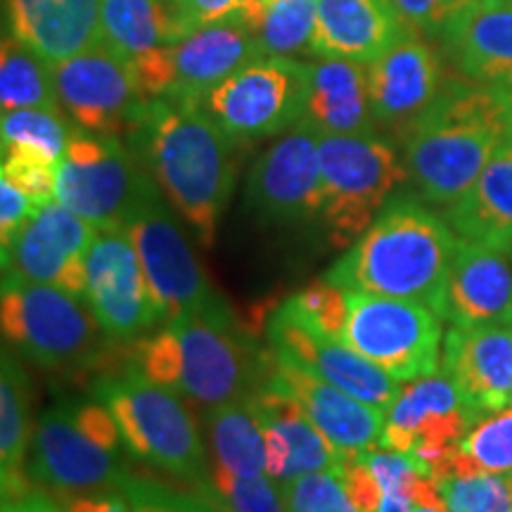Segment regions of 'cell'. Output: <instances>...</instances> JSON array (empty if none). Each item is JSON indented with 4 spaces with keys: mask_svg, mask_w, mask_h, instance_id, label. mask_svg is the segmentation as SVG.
I'll list each match as a JSON object with an SVG mask.
<instances>
[{
    "mask_svg": "<svg viewBox=\"0 0 512 512\" xmlns=\"http://www.w3.org/2000/svg\"><path fill=\"white\" fill-rule=\"evenodd\" d=\"M439 370L477 415L501 411L512 403V325H453L444 337Z\"/></svg>",
    "mask_w": 512,
    "mask_h": 512,
    "instance_id": "7402d4cb",
    "label": "cell"
},
{
    "mask_svg": "<svg viewBox=\"0 0 512 512\" xmlns=\"http://www.w3.org/2000/svg\"><path fill=\"white\" fill-rule=\"evenodd\" d=\"M34 209L36 204L27 195H22L0 171V273H5L8 268L10 249Z\"/></svg>",
    "mask_w": 512,
    "mask_h": 512,
    "instance_id": "ee69618b",
    "label": "cell"
},
{
    "mask_svg": "<svg viewBox=\"0 0 512 512\" xmlns=\"http://www.w3.org/2000/svg\"><path fill=\"white\" fill-rule=\"evenodd\" d=\"M211 463L238 477L266 475V441L249 399L221 403L207 411Z\"/></svg>",
    "mask_w": 512,
    "mask_h": 512,
    "instance_id": "4dcf8cb0",
    "label": "cell"
},
{
    "mask_svg": "<svg viewBox=\"0 0 512 512\" xmlns=\"http://www.w3.org/2000/svg\"><path fill=\"white\" fill-rule=\"evenodd\" d=\"M278 486L285 512H356L339 470L309 472Z\"/></svg>",
    "mask_w": 512,
    "mask_h": 512,
    "instance_id": "f35d334b",
    "label": "cell"
},
{
    "mask_svg": "<svg viewBox=\"0 0 512 512\" xmlns=\"http://www.w3.org/2000/svg\"><path fill=\"white\" fill-rule=\"evenodd\" d=\"M472 3L475 0H389L401 22L422 36H439Z\"/></svg>",
    "mask_w": 512,
    "mask_h": 512,
    "instance_id": "7bdbcfd3",
    "label": "cell"
},
{
    "mask_svg": "<svg viewBox=\"0 0 512 512\" xmlns=\"http://www.w3.org/2000/svg\"><path fill=\"white\" fill-rule=\"evenodd\" d=\"M261 382L273 384L290 394L304 408L313 425L323 432V437L330 441L342 463L380 448L387 413L354 399L335 384L325 382L323 377L299 366L292 358L275 354L271 347L266 349Z\"/></svg>",
    "mask_w": 512,
    "mask_h": 512,
    "instance_id": "ac0fdd59",
    "label": "cell"
},
{
    "mask_svg": "<svg viewBox=\"0 0 512 512\" xmlns=\"http://www.w3.org/2000/svg\"><path fill=\"white\" fill-rule=\"evenodd\" d=\"M306 62L290 57H259L228 76L200 100L238 147L283 136L304 117Z\"/></svg>",
    "mask_w": 512,
    "mask_h": 512,
    "instance_id": "30bf717a",
    "label": "cell"
},
{
    "mask_svg": "<svg viewBox=\"0 0 512 512\" xmlns=\"http://www.w3.org/2000/svg\"><path fill=\"white\" fill-rule=\"evenodd\" d=\"M318 157L323 178L320 223L332 247H351L408 181L406 162L392 143L375 133L320 136Z\"/></svg>",
    "mask_w": 512,
    "mask_h": 512,
    "instance_id": "52a82bcc",
    "label": "cell"
},
{
    "mask_svg": "<svg viewBox=\"0 0 512 512\" xmlns=\"http://www.w3.org/2000/svg\"><path fill=\"white\" fill-rule=\"evenodd\" d=\"M370 112L377 126L401 136L444 86L441 62L425 36L408 29L392 48L366 64Z\"/></svg>",
    "mask_w": 512,
    "mask_h": 512,
    "instance_id": "44dd1931",
    "label": "cell"
},
{
    "mask_svg": "<svg viewBox=\"0 0 512 512\" xmlns=\"http://www.w3.org/2000/svg\"><path fill=\"white\" fill-rule=\"evenodd\" d=\"M174 24L176 41L190 31L207 27L230 17L249 19L261 5V0H164Z\"/></svg>",
    "mask_w": 512,
    "mask_h": 512,
    "instance_id": "60d3db41",
    "label": "cell"
},
{
    "mask_svg": "<svg viewBox=\"0 0 512 512\" xmlns=\"http://www.w3.org/2000/svg\"><path fill=\"white\" fill-rule=\"evenodd\" d=\"M169 328L176 339V392L181 396L214 408L247 399L259 387L266 349L256 347L221 294L202 309L171 320Z\"/></svg>",
    "mask_w": 512,
    "mask_h": 512,
    "instance_id": "8992f818",
    "label": "cell"
},
{
    "mask_svg": "<svg viewBox=\"0 0 512 512\" xmlns=\"http://www.w3.org/2000/svg\"><path fill=\"white\" fill-rule=\"evenodd\" d=\"M86 304L114 344L138 342L159 325L126 228L95 230L86 252Z\"/></svg>",
    "mask_w": 512,
    "mask_h": 512,
    "instance_id": "e0dca14e",
    "label": "cell"
},
{
    "mask_svg": "<svg viewBox=\"0 0 512 512\" xmlns=\"http://www.w3.org/2000/svg\"><path fill=\"white\" fill-rule=\"evenodd\" d=\"M62 112L100 136H128L145 105L136 69L105 43L50 67Z\"/></svg>",
    "mask_w": 512,
    "mask_h": 512,
    "instance_id": "9a60e30c",
    "label": "cell"
},
{
    "mask_svg": "<svg viewBox=\"0 0 512 512\" xmlns=\"http://www.w3.org/2000/svg\"><path fill=\"white\" fill-rule=\"evenodd\" d=\"M406 31L389 0H318L313 57L370 64Z\"/></svg>",
    "mask_w": 512,
    "mask_h": 512,
    "instance_id": "4316f807",
    "label": "cell"
},
{
    "mask_svg": "<svg viewBox=\"0 0 512 512\" xmlns=\"http://www.w3.org/2000/svg\"><path fill=\"white\" fill-rule=\"evenodd\" d=\"M157 188L131 145L74 126L57 164L55 200L95 230L126 228L140 202Z\"/></svg>",
    "mask_w": 512,
    "mask_h": 512,
    "instance_id": "ba28073f",
    "label": "cell"
},
{
    "mask_svg": "<svg viewBox=\"0 0 512 512\" xmlns=\"http://www.w3.org/2000/svg\"><path fill=\"white\" fill-rule=\"evenodd\" d=\"M126 143L162 190L166 202L211 249L238 178L240 147L216 126L200 102L152 98Z\"/></svg>",
    "mask_w": 512,
    "mask_h": 512,
    "instance_id": "6da1fadb",
    "label": "cell"
},
{
    "mask_svg": "<svg viewBox=\"0 0 512 512\" xmlns=\"http://www.w3.org/2000/svg\"><path fill=\"white\" fill-rule=\"evenodd\" d=\"M318 0H261L252 17L256 41L264 57H313Z\"/></svg>",
    "mask_w": 512,
    "mask_h": 512,
    "instance_id": "1f68e13d",
    "label": "cell"
},
{
    "mask_svg": "<svg viewBox=\"0 0 512 512\" xmlns=\"http://www.w3.org/2000/svg\"><path fill=\"white\" fill-rule=\"evenodd\" d=\"M121 489H124L136 512H221L209 498L197 494V491L185 494L174 486L131 475V472L126 475Z\"/></svg>",
    "mask_w": 512,
    "mask_h": 512,
    "instance_id": "ab89813d",
    "label": "cell"
},
{
    "mask_svg": "<svg viewBox=\"0 0 512 512\" xmlns=\"http://www.w3.org/2000/svg\"><path fill=\"white\" fill-rule=\"evenodd\" d=\"M0 171L15 188L27 195L36 207L55 200L57 164L48 159L27 155V152H8L0 164Z\"/></svg>",
    "mask_w": 512,
    "mask_h": 512,
    "instance_id": "b9f144b4",
    "label": "cell"
},
{
    "mask_svg": "<svg viewBox=\"0 0 512 512\" xmlns=\"http://www.w3.org/2000/svg\"><path fill=\"white\" fill-rule=\"evenodd\" d=\"M444 320L458 328L512 325V264L505 249L458 238L446 280Z\"/></svg>",
    "mask_w": 512,
    "mask_h": 512,
    "instance_id": "603a6c76",
    "label": "cell"
},
{
    "mask_svg": "<svg viewBox=\"0 0 512 512\" xmlns=\"http://www.w3.org/2000/svg\"><path fill=\"white\" fill-rule=\"evenodd\" d=\"M278 309L287 313L292 320H297V323H302L304 328L342 342V332L344 325H347L349 313L347 292L342 287L328 283L325 278L292 294Z\"/></svg>",
    "mask_w": 512,
    "mask_h": 512,
    "instance_id": "d590c367",
    "label": "cell"
},
{
    "mask_svg": "<svg viewBox=\"0 0 512 512\" xmlns=\"http://www.w3.org/2000/svg\"><path fill=\"white\" fill-rule=\"evenodd\" d=\"M266 335L275 354L292 358L299 366L311 370L313 375L323 377L325 382L335 384L342 392L368 403V406L387 413L392 403L399 399L403 389L401 382L358 356L344 342L304 328L302 323L292 320L280 309H275L273 316L268 318Z\"/></svg>",
    "mask_w": 512,
    "mask_h": 512,
    "instance_id": "ffe728a7",
    "label": "cell"
},
{
    "mask_svg": "<svg viewBox=\"0 0 512 512\" xmlns=\"http://www.w3.org/2000/svg\"><path fill=\"white\" fill-rule=\"evenodd\" d=\"M318 133L299 121L261 152L245 185V204L261 226H302L320 221Z\"/></svg>",
    "mask_w": 512,
    "mask_h": 512,
    "instance_id": "5bb4252c",
    "label": "cell"
},
{
    "mask_svg": "<svg viewBox=\"0 0 512 512\" xmlns=\"http://www.w3.org/2000/svg\"><path fill=\"white\" fill-rule=\"evenodd\" d=\"M64 512H136L124 489L95 491V494H81L67 498Z\"/></svg>",
    "mask_w": 512,
    "mask_h": 512,
    "instance_id": "f6af8a7d",
    "label": "cell"
},
{
    "mask_svg": "<svg viewBox=\"0 0 512 512\" xmlns=\"http://www.w3.org/2000/svg\"><path fill=\"white\" fill-rule=\"evenodd\" d=\"M479 418L439 370L401 389L384 418L380 448L406 453L422 475L441 482L451 475L460 441Z\"/></svg>",
    "mask_w": 512,
    "mask_h": 512,
    "instance_id": "7c38bea8",
    "label": "cell"
},
{
    "mask_svg": "<svg viewBox=\"0 0 512 512\" xmlns=\"http://www.w3.org/2000/svg\"><path fill=\"white\" fill-rule=\"evenodd\" d=\"M100 43L140 69L176 43L164 0H102Z\"/></svg>",
    "mask_w": 512,
    "mask_h": 512,
    "instance_id": "f546056e",
    "label": "cell"
},
{
    "mask_svg": "<svg viewBox=\"0 0 512 512\" xmlns=\"http://www.w3.org/2000/svg\"><path fill=\"white\" fill-rule=\"evenodd\" d=\"M349 313L342 342L384 370L396 382L439 373L441 318L425 304L408 299L347 292Z\"/></svg>",
    "mask_w": 512,
    "mask_h": 512,
    "instance_id": "9c48e42d",
    "label": "cell"
},
{
    "mask_svg": "<svg viewBox=\"0 0 512 512\" xmlns=\"http://www.w3.org/2000/svg\"><path fill=\"white\" fill-rule=\"evenodd\" d=\"M458 238L512 249V136L486 162L477 181L446 211Z\"/></svg>",
    "mask_w": 512,
    "mask_h": 512,
    "instance_id": "83f0119b",
    "label": "cell"
},
{
    "mask_svg": "<svg viewBox=\"0 0 512 512\" xmlns=\"http://www.w3.org/2000/svg\"><path fill=\"white\" fill-rule=\"evenodd\" d=\"M456 242L446 219L425 204L413 197H392L323 278L344 292L425 304L444 318Z\"/></svg>",
    "mask_w": 512,
    "mask_h": 512,
    "instance_id": "3957f363",
    "label": "cell"
},
{
    "mask_svg": "<svg viewBox=\"0 0 512 512\" xmlns=\"http://www.w3.org/2000/svg\"><path fill=\"white\" fill-rule=\"evenodd\" d=\"M93 396L112 411L128 456L192 489L207 482V446L181 394L147 380L128 361L119 373L100 375Z\"/></svg>",
    "mask_w": 512,
    "mask_h": 512,
    "instance_id": "277c9868",
    "label": "cell"
},
{
    "mask_svg": "<svg viewBox=\"0 0 512 512\" xmlns=\"http://www.w3.org/2000/svg\"><path fill=\"white\" fill-rule=\"evenodd\" d=\"M93 235L91 223L57 200L41 204L19 230L5 273L60 287L86 302V252Z\"/></svg>",
    "mask_w": 512,
    "mask_h": 512,
    "instance_id": "d6986e66",
    "label": "cell"
},
{
    "mask_svg": "<svg viewBox=\"0 0 512 512\" xmlns=\"http://www.w3.org/2000/svg\"><path fill=\"white\" fill-rule=\"evenodd\" d=\"M0 155H3V147H0Z\"/></svg>",
    "mask_w": 512,
    "mask_h": 512,
    "instance_id": "c3c4849f",
    "label": "cell"
},
{
    "mask_svg": "<svg viewBox=\"0 0 512 512\" xmlns=\"http://www.w3.org/2000/svg\"><path fill=\"white\" fill-rule=\"evenodd\" d=\"M512 136V93L444 81L432 105L403 133L408 181L420 197L451 207Z\"/></svg>",
    "mask_w": 512,
    "mask_h": 512,
    "instance_id": "7a4b0ae2",
    "label": "cell"
},
{
    "mask_svg": "<svg viewBox=\"0 0 512 512\" xmlns=\"http://www.w3.org/2000/svg\"><path fill=\"white\" fill-rule=\"evenodd\" d=\"M413 512H444V510H437V508H427V505H415Z\"/></svg>",
    "mask_w": 512,
    "mask_h": 512,
    "instance_id": "7dc6e473",
    "label": "cell"
},
{
    "mask_svg": "<svg viewBox=\"0 0 512 512\" xmlns=\"http://www.w3.org/2000/svg\"><path fill=\"white\" fill-rule=\"evenodd\" d=\"M62 110L50 64L15 36L0 38V112Z\"/></svg>",
    "mask_w": 512,
    "mask_h": 512,
    "instance_id": "d6a6232c",
    "label": "cell"
},
{
    "mask_svg": "<svg viewBox=\"0 0 512 512\" xmlns=\"http://www.w3.org/2000/svg\"><path fill=\"white\" fill-rule=\"evenodd\" d=\"M31 382L27 370L0 344V501L31 489L27 460L31 422Z\"/></svg>",
    "mask_w": 512,
    "mask_h": 512,
    "instance_id": "f1b7e54d",
    "label": "cell"
},
{
    "mask_svg": "<svg viewBox=\"0 0 512 512\" xmlns=\"http://www.w3.org/2000/svg\"><path fill=\"white\" fill-rule=\"evenodd\" d=\"M0 337L24 361L53 373L88 370L110 342L83 299L12 273L0 275Z\"/></svg>",
    "mask_w": 512,
    "mask_h": 512,
    "instance_id": "5b68a950",
    "label": "cell"
},
{
    "mask_svg": "<svg viewBox=\"0 0 512 512\" xmlns=\"http://www.w3.org/2000/svg\"><path fill=\"white\" fill-rule=\"evenodd\" d=\"M195 491L221 512H285L280 486L268 475L238 477L209 463V479Z\"/></svg>",
    "mask_w": 512,
    "mask_h": 512,
    "instance_id": "e575fe53",
    "label": "cell"
},
{
    "mask_svg": "<svg viewBox=\"0 0 512 512\" xmlns=\"http://www.w3.org/2000/svg\"><path fill=\"white\" fill-rule=\"evenodd\" d=\"M439 38L467 81L512 93V0H475Z\"/></svg>",
    "mask_w": 512,
    "mask_h": 512,
    "instance_id": "cb8c5ba5",
    "label": "cell"
},
{
    "mask_svg": "<svg viewBox=\"0 0 512 512\" xmlns=\"http://www.w3.org/2000/svg\"><path fill=\"white\" fill-rule=\"evenodd\" d=\"M304 124L318 136H368L375 119L368 98L366 64L318 57L306 62Z\"/></svg>",
    "mask_w": 512,
    "mask_h": 512,
    "instance_id": "484cf974",
    "label": "cell"
},
{
    "mask_svg": "<svg viewBox=\"0 0 512 512\" xmlns=\"http://www.w3.org/2000/svg\"><path fill=\"white\" fill-rule=\"evenodd\" d=\"M259 57L264 55L252 24L245 17H230L178 38L155 60L136 69V76L145 100L200 102L228 76Z\"/></svg>",
    "mask_w": 512,
    "mask_h": 512,
    "instance_id": "4fadbf2b",
    "label": "cell"
},
{
    "mask_svg": "<svg viewBox=\"0 0 512 512\" xmlns=\"http://www.w3.org/2000/svg\"><path fill=\"white\" fill-rule=\"evenodd\" d=\"M5 10L12 36L50 67L100 43L102 0H5Z\"/></svg>",
    "mask_w": 512,
    "mask_h": 512,
    "instance_id": "d4e9b609",
    "label": "cell"
},
{
    "mask_svg": "<svg viewBox=\"0 0 512 512\" xmlns=\"http://www.w3.org/2000/svg\"><path fill=\"white\" fill-rule=\"evenodd\" d=\"M74 124L64 119L62 110H12L0 112V147L8 152H27L60 164L67 150Z\"/></svg>",
    "mask_w": 512,
    "mask_h": 512,
    "instance_id": "836d02e7",
    "label": "cell"
},
{
    "mask_svg": "<svg viewBox=\"0 0 512 512\" xmlns=\"http://www.w3.org/2000/svg\"><path fill=\"white\" fill-rule=\"evenodd\" d=\"M126 233L136 247L159 325H169L219 297L162 190L155 188L140 202Z\"/></svg>",
    "mask_w": 512,
    "mask_h": 512,
    "instance_id": "8fae6325",
    "label": "cell"
},
{
    "mask_svg": "<svg viewBox=\"0 0 512 512\" xmlns=\"http://www.w3.org/2000/svg\"><path fill=\"white\" fill-rule=\"evenodd\" d=\"M437 486L446 512H512V472H470Z\"/></svg>",
    "mask_w": 512,
    "mask_h": 512,
    "instance_id": "8d00e7d4",
    "label": "cell"
},
{
    "mask_svg": "<svg viewBox=\"0 0 512 512\" xmlns=\"http://www.w3.org/2000/svg\"><path fill=\"white\" fill-rule=\"evenodd\" d=\"M124 453L95 444L74 418L72 403L60 401L38 415L31 434L29 482L62 498L121 489L128 475Z\"/></svg>",
    "mask_w": 512,
    "mask_h": 512,
    "instance_id": "2e32d148",
    "label": "cell"
},
{
    "mask_svg": "<svg viewBox=\"0 0 512 512\" xmlns=\"http://www.w3.org/2000/svg\"><path fill=\"white\" fill-rule=\"evenodd\" d=\"M460 453L472 472H512V403L482 415L460 441Z\"/></svg>",
    "mask_w": 512,
    "mask_h": 512,
    "instance_id": "74e56055",
    "label": "cell"
},
{
    "mask_svg": "<svg viewBox=\"0 0 512 512\" xmlns=\"http://www.w3.org/2000/svg\"><path fill=\"white\" fill-rule=\"evenodd\" d=\"M0 512H64L53 498H50L43 489H34L19 494L8 501H0Z\"/></svg>",
    "mask_w": 512,
    "mask_h": 512,
    "instance_id": "bcb514c9",
    "label": "cell"
}]
</instances>
